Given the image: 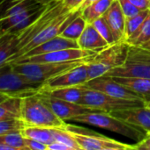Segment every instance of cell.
<instances>
[{
	"label": "cell",
	"mask_w": 150,
	"mask_h": 150,
	"mask_svg": "<svg viewBox=\"0 0 150 150\" xmlns=\"http://www.w3.org/2000/svg\"><path fill=\"white\" fill-rule=\"evenodd\" d=\"M87 88L82 85H78V86H70V87H60V88H56L52 90H40L42 91H44L50 96L68 101V102H72V103H80L85 91Z\"/></svg>",
	"instance_id": "cell-19"
},
{
	"label": "cell",
	"mask_w": 150,
	"mask_h": 150,
	"mask_svg": "<svg viewBox=\"0 0 150 150\" xmlns=\"http://www.w3.org/2000/svg\"><path fill=\"white\" fill-rule=\"evenodd\" d=\"M92 24L95 26V28L97 30V32L101 34V36L108 42L109 45H111V44L117 42L114 38L111 29L103 16L95 19V21H93Z\"/></svg>",
	"instance_id": "cell-30"
},
{
	"label": "cell",
	"mask_w": 150,
	"mask_h": 150,
	"mask_svg": "<svg viewBox=\"0 0 150 150\" xmlns=\"http://www.w3.org/2000/svg\"><path fill=\"white\" fill-rule=\"evenodd\" d=\"M143 105H144L146 108H148V109H149L150 110V98H148V99L144 100V104H143Z\"/></svg>",
	"instance_id": "cell-41"
},
{
	"label": "cell",
	"mask_w": 150,
	"mask_h": 150,
	"mask_svg": "<svg viewBox=\"0 0 150 150\" xmlns=\"http://www.w3.org/2000/svg\"><path fill=\"white\" fill-rule=\"evenodd\" d=\"M124 84L126 88L138 94L143 101L150 98V79L140 77H112Z\"/></svg>",
	"instance_id": "cell-20"
},
{
	"label": "cell",
	"mask_w": 150,
	"mask_h": 150,
	"mask_svg": "<svg viewBox=\"0 0 150 150\" xmlns=\"http://www.w3.org/2000/svg\"><path fill=\"white\" fill-rule=\"evenodd\" d=\"M39 92L42 95L43 100L50 105L55 114L64 121H71L73 118L77 116L92 112H98L97 110L82 105L79 103L68 102L54 98L42 91H40Z\"/></svg>",
	"instance_id": "cell-13"
},
{
	"label": "cell",
	"mask_w": 150,
	"mask_h": 150,
	"mask_svg": "<svg viewBox=\"0 0 150 150\" xmlns=\"http://www.w3.org/2000/svg\"><path fill=\"white\" fill-rule=\"evenodd\" d=\"M115 0H97L81 10V15L88 23L103 17Z\"/></svg>",
	"instance_id": "cell-23"
},
{
	"label": "cell",
	"mask_w": 150,
	"mask_h": 150,
	"mask_svg": "<svg viewBox=\"0 0 150 150\" xmlns=\"http://www.w3.org/2000/svg\"><path fill=\"white\" fill-rule=\"evenodd\" d=\"M84 86L88 89L102 91L112 97L143 101V98L141 97H140L138 94L132 91L124 84H122L118 80L112 77H108L104 76H99L95 79L88 81L86 83H84Z\"/></svg>",
	"instance_id": "cell-12"
},
{
	"label": "cell",
	"mask_w": 150,
	"mask_h": 150,
	"mask_svg": "<svg viewBox=\"0 0 150 150\" xmlns=\"http://www.w3.org/2000/svg\"><path fill=\"white\" fill-rule=\"evenodd\" d=\"M118 1L120 4L121 10L126 18L133 17L141 11V10L138 9L134 4H133L129 0H118Z\"/></svg>",
	"instance_id": "cell-32"
},
{
	"label": "cell",
	"mask_w": 150,
	"mask_h": 150,
	"mask_svg": "<svg viewBox=\"0 0 150 150\" xmlns=\"http://www.w3.org/2000/svg\"><path fill=\"white\" fill-rule=\"evenodd\" d=\"M52 131L54 134L55 141L67 145L72 150H81L80 146L78 145L76 140L72 135V134L66 129H65L63 127H52Z\"/></svg>",
	"instance_id": "cell-29"
},
{
	"label": "cell",
	"mask_w": 150,
	"mask_h": 150,
	"mask_svg": "<svg viewBox=\"0 0 150 150\" xmlns=\"http://www.w3.org/2000/svg\"><path fill=\"white\" fill-rule=\"evenodd\" d=\"M0 144L6 145L12 150H26L24 137L21 134V132L1 134Z\"/></svg>",
	"instance_id": "cell-28"
},
{
	"label": "cell",
	"mask_w": 150,
	"mask_h": 150,
	"mask_svg": "<svg viewBox=\"0 0 150 150\" xmlns=\"http://www.w3.org/2000/svg\"><path fill=\"white\" fill-rule=\"evenodd\" d=\"M141 11L150 10V0H129Z\"/></svg>",
	"instance_id": "cell-36"
},
{
	"label": "cell",
	"mask_w": 150,
	"mask_h": 150,
	"mask_svg": "<svg viewBox=\"0 0 150 150\" xmlns=\"http://www.w3.org/2000/svg\"><path fill=\"white\" fill-rule=\"evenodd\" d=\"M24 137V136H23ZM26 150H48V145L34 139L24 137Z\"/></svg>",
	"instance_id": "cell-33"
},
{
	"label": "cell",
	"mask_w": 150,
	"mask_h": 150,
	"mask_svg": "<svg viewBox=\"0 0 150 150\" xmlns=\"http://www.w3.org/2000/svg\"><path fill=\"white\" fill-rule=\"evenodd\" d=\"M87 24L88 22L83 18V16L81 15V11H80V13L65 27V29L61 32L59 35L77 41V40L80 38L82 32L84 31Z\"/></svg>",
	"instance_id": "cell-25"
},
{
	"label": "cell",
	"mask_w": 150,
	"mask_h": 150,
	"mask_svg": "<svg viewBox=\"0 0 150 150\" xmlns=\"http://www.w3.org/2000/svg\"><path fill=\"white\" fill-rule=\"evenodd\" d=\"M76 140L81 150H135V145L111 139L86 127L65 123L63 127Z\"/></svg>",
	"instance_id": "cell-6"
},
{
	"label": "cell",
	"mask_w": 150,
	"mask_h": 150,
	"mask_svg": "<svg viewBox=\"0 0 150 150\" xmlns=\"http://www.w3.org/2000/svg\"><path fill=\"white\" fill-rule=\"evenodd\" d=\"M3 1H4V0H0V4H1V3H2Z\"/></svg>",
	"instance_id": "cell-44"
},
{
	"label": "cell",
	"mask_w": 150,
	"mask_h": 150,
	"mask_svg": "<svg viewBox=\"0 0 150 150\" xmlns=\"http://www.w3.org/2000/svg\"><path fill=\"white\" fill-rule=\"evenodd\" d=\"M0 150H12L10 147L6 146V145H3V144H0Z\"/></svg>",
	"instance_id": "cell-42"
},
{
	"label": "cell",
	"mask_w": 150,
	"mask_h": 150,
	"mask_svg": "<svg viewBox=\"0 0 150 150\" xmlns=\"http://www.w3.org/2000/svg\"><path fill=\"white\" fill-rule=\"evenodd\" d=\"M79 104L97 111L113 112L117 111L142 106L144 101L119 98L110 96L102 91L87 88Z\"/></svg>",
	"instance_id": "cell-9"
},
{
	"label": "cell",
	"mask_w": 150,
	"mask_h": 150,
	"mask_svg": "<svg viewBox=\"0 0 150 150\" xmlns=\"http://www.w3.org/2000/svg\"><path fill=\"white\" fill-rule=\"evenodd\" d=\"M9 98H11V97L7 96V95H5V94L0 93V103H2V102L5 101V100H6V99H8Z\"/></svg>",
	"instance_id": "cell-39"
},
{
	"label": "cell",
	"mask_w": 150,
	"mask_h": 150,
	"mask_svg": "<svg viewBox=\"0 0 150 150\" xmlns=\"http://www.w3.org/2000/svg\"><path fill=\"white\" fill-rule=\"evenodd\" d=\"M134 145L136 150H150V134H147L141 141L136 142Z\"/></svg>",
	"instance_id": "cell-35"
},
{
	"label": "cell",
	"mask_w": 150,
	"mask_h": 150,
	"mask_svg": "<svg viewBox=\"0 0 150 150\" xmlns=\"http://www.w3.org/2000/svg\"><path fill=\"white\" fill-rule=\"evenodd\" d=\"M130 45L125 41H118L100 50L88 63V81L104 76L113 69L122 66L127 58Z\"/></svg>",
	"instance_id": "cell-4"
},
{
	"label": "cell",
	"mask_w": 150,
	"mask_h": 150,
	"mask_svg": "<svg viewBox=\"0 0 150 150\" xmlns=\"http://www.w3.org/2000/svg\"><path fill=\"white\" fill-rule=\"evenodd\" d=\"M99 51H92L82 49L80 47L65 48L54 52H50L42 54L29 56L20 59L13 63H27V62H63L78 59H84L95 55ZM11 63V64H13Z\"/></svg>",
	"instance_id": "cell-11"
},
{
	"label": "cell",
	"mask_w": 150,
	"mask_h": 150,
	"mask_svg": "<svg viewBox=\"0 0 150 150\" xmlns=\"http://www.w3.org/2000/svg\"><path fill=\"white\" fill-rule=\"evenodd\" d=\"M71 121L102 128L127 137L136 142H139L147 135L142 129L123 121L110 112L102 111L92 112L77 116Z\"/></svg>",
	"instance_id": "cell-2"
},
{
	"label": "cell",
	"mask_w": 150,
	"mask_h": 150,
	"mask_svg": "<svg viewBox=\"0 0 150 150\" xmlns=\"http://www.w3.org/2000/svg\"><path fill=\"white\" fill-rule=\"evenodd\" d=\"M149 10L141 11L138 14L130 17L126 18V25H125V40L129 38L131 35H133L141 26L144 19L146 18Z\"/></svg>",
	"instance_id": "cell-27"
},
{
	"label": "cell",
	"mask_w": 150,
	"mask_h": 150,
	"mask_svg": "<svg viewBox=\"0 0 150 150\" xmlns=\"http://www.w3.org/2000/svg\"><path fill=\"white\" fill-rule=\"evenodd\" d=\"M48 150H72L67 145L59 142H53L52 143L48 145Z\"/></svg>",
	"instance_id": "cell-37"
},
{
	"label": "cell",
	"mask_w": 150,
	"mask_h": 150,
	"mask_svg": "<svg viewBox=\"0 0 150 150\" xmlns=\"http://www.w3.org/2000/svg\"><path fill=\"white\" fill-rule=\"evenodd\" d=\"M150 40V10L139 29L125 41L132 46H142Z\"/></svg>",
	"instance_id": "cell-26"
},
{
	"label": "cell",
	"mask_w": 150,
	"mask_h": 150,
	"mask_svg": "<svg viewBox=\"0 0 150 150\" xmlns=\"http://www.w3.org/2000/svg\"><path fill=\"white\" fill-rule=\"evenodd\" d=\"M36 0H4L0 4V36L18 34L43 11Z\"/></svg>",
	"instance_id": "cell-1"
},
{
	"label": "cell",
	"mask_w": 150,
	"mask_h": 150,
	"mask_svg": "<svg viewBox=\"0 0 150 150\" xmlns=\"http://www.w3.org/2000/svg\"><path fill=\"white\" fill-rule=\"evenodd\" d=\"M36 1L39 2L40 4H43V5H46V4H50V2H52V1H54V0H36Z\"/></svg>",
	"instance_id": "cell-40"
},
{
	"label": "cell",
	"mask_w": 150,
	"mask_h": 150,
	"mask_svg": "<svg viewBox=\"0 0 150 150\" xmlns=\"http://www.w3.org/2000/svg\"><path fill=\"white\" fill-rule=\"evenodd\" d=\"M17 35L6 33L0 36V68L7 64L16 53Z\"/></svg>",
	"instance_id": "cell-22"
},
{
	"label": "cell",
	"mask_w": 150,
	"mask_h": 150,
	"mask_svg": "<svg viewBox=\"0 0 150 150\" xmlns=\"http://www.w3.org/2000/svg\"><path fill=\"white\" fill-rule=\"evenodd\" d=\"M141 47H145V48L150 49V40L148 41V42H146L144 45H142V46H141Z\"/></svg>",
	"instance_id": "cell-43"
},
{
	"label": "cell",
	"mask_w": 150,
	"mask_h": 150,
	"mask_svg": "<svg viewBox=\"0 0 150 150\" xmlns=\"http://www.w3.org/2000/svg\"><path fill=\"white\" fill-rule=\"evenodd\" d=\"M95 1H97V0H86V1L84 2V4H83V5H82L81 9H80V11H81L83 8H85L86 6L89 5L90 4H92V3H94V2H95Z\"/></svg>",
	"instance_id": "cell-38"
},
{
	"label": "cell",
	"mask_w": 150,
	"mask_h": 150,
	"mask_svg": "<svg viewBox=\"0 0 150 150\" xmlns=\"http://www.w3.org/2000/svg\"><path fill=\"white\" fill-rule=\"evenodd\" d=\"M86 0H63L65 6L70 11H80Z\"/></svg>",
	"instance_id": "cell-34"
},
{
	"label": "cell",
	"mask_w": 150,
	"mask_h": 150,
	"mask_svg": "<svg viewBox=\"0 0 150 150\" xmlns=\"http://www.w3.org/2000/svg\"><path fill=\"white\" fill-rule=\"evenodd\" d=\"M79 47L92 51H100L109 46L92 23H88L80 38L77 40Z\"/></svg>",
	"instance_id": "cell-18"
},
{
	"label": "cell",
	"mask_w": 150,
	"mask_h": 150,
	"mask_svg": "<svg viewBox=\"0 0 150 150\" xmlns=\"http://www.w3.org/2000/svg\"><path fill=\"white\" fill-rule=\"evenodd\" d=\"M43 84L29 81L16 72L11 64L0 68V93L11 98H24L40 91Z\"/></svg>",
	"instance_id": "cell-8"
},
{
	"label": "cell",
	"mask_w": 150,
	"mask_h": 150,
	"mask_svg": "<svg viewBox=\"0 0 150 150\" xmlns=\"http://www.w3.org/2000/svg\"><path fill=\"white\" fill-rule=\"evenodd\" d=\"M26 127L21 119H11L7 120H0V135L9 133L21 132Z\"/></svg>",
	"instance_id": "cell-31"
},
{
	"label": "cell",
	"mask_w": 150,
	"mask_h": 150,
	"mask_svg": "<svg viewBox=\"0 0 150 150\" xmlns=\"http://www.w3.org/2000/svg\"><path fill=\"white\" fill-rule=\"evenodd\" d=\"M81 11H66L65 12L59 15L44 30H42L40 33L34 36L31 40H29L22 48H20L9 61L8 63H13L19 58H21L25 54H27L31 49L35 47L41 45L42 43L59 35L61 32L65 29V27L74 18H76Z\"/></svg>",
	"instance_id": "cell-10"
},
{
	"label": "cell",
	"mask_w": 150,
	"mask_h": 150,
	"mask_svg": "<svg viewBox=\"0 0 150 150\" xmlns=\"http://www.w3.org/2000/svg\"><path fill=\"white\" fill-rule=\"evenodd\" d=\"M123 121L142 129L150 134V110L144 105L110 112Z\"/></svg>",
	"instance_id": "cell-15"
},
{
	"label": "cell",
	"mask_w": 150,
	"mask_h": 150,
	"mask_svg": "<svg viewBox=\"0 0 150 150\" xmlns=\"http://www.w3.org/2000/svg\"><path fill=\"white\" fill-rule=\"evenodd\" d=\"M107 20L116 41L125 40V25L126 17L121 10L120 4L118 0H115L108 11L103 15Z\"/></svg>",
	"instance_id": "cell-16"
},
{
	"label": "cell",
	"mask_w": 150,
	"mask_h": 150,
	"mask_svg": "<svg viewBox=\"0 0 150 150\" xmlns=\"http://www.w3.org/2000/svg\"><path fill=\"white\" fill-rule=\"evenodd\" d=\"M94 56L63 62H27L13 63L11 65L16 72L22 75L29 81L43 84L48 80L89 62Z\"/></svg>",
	"instance_id": "cell-5"
},
{
	"label": "cell",
	"mask_w": 150,
	"mask_h": 150,
	"mask_svg": "<svg viewBox=\"0 0 150 150\" xmlns=\"http://www.w3.org/2000/svg\"><path fill=\"white\" fill-rule=\"evenodd\" d=\"M74 47H79L78 42L76 40H72L65 38V37H63L61 35H57V36H56V37H54V38L42 43L41 45L35 47L34 48L31 49L30 51H28L27 54H25L19 60L24 59V58H27V57H29V56L42 54L54 52V51L65 49V48H74ZM19 60H17V61H19Z\"/></svg>",
	"instance_id": "cell-17"
},
{
	"label": "cell",
	"mask_w": 150,
	"mask_h": 150,
	"mask_svg": "<svg viewBox=\"0 0 150 150\" xmlns=\"http://www.w3.org/2000/svg\"><path fill=\"white\" fill-rule=\"evenodd\" d=\"M88 62L79 65L48 80L43 83L41 90H52L60 87L78 86L86 83L88 81Z\"/></svg>",
	"instance_id": "cell-14"
},
{
	"label": "cell",
	"mask_w": 150,
	"mask_h": 150,
	"mask_svg": "<svg viewBox=\"0 0 150 150\" xmlns=\"http://www.w3.org/2000/svg\"><path fill=\"white\" fill-rule=\"evenodd\" d=\"M21 98H9L0 103V120L20 119Z\"/></svg>",
	"instance_id": "cell-24"
},
{
	"label": "cell",
	"mask_w": 150,
	"mask_h": 150,
	"mask_svg": "<svg viewBox=\"0 0 150 150\" xmlns=\"http://www.w3.org/2000/svg\"><path fill=\"white\" fill-rule=\"evenodd\" d=\"M20 119L26 126L61 127L66 123L55 114L39 91L21 98Z\"/></svg>",
	"instance_id": "cell-3"
},
{
	"label": "cell",
	"mask_w": 150,
	"mask_h": 150,
	"mask_svg": "<svg viewBox=\"0 0 150 150\" xmlns=\"http://www.w3.org/2000/svg\"><path fill=\"white\" fill-rule=\"evenodd\" d=\"M104 76L150 79V49L130 45L126 62L122 66L111 69Z\"/></svg>",
	"instance_id": "cell-7"
},
{
	"label": "cell",
	"mask_w": 150,
	"mask_h": 150,
	"mask_svg": "<svg viewBox=\"0 0 150 150\" xmlns=\"http://www.w3.org/2000/svg\"><path fill=\"white\" fill-rule=\"evenodd\" d=\"M21 134L24 137L36 140L47 145L55 142V137H54V134L52 131V127H38V126H26L22 129Z\"/></svg>",
	"instance_id": "cell-21"
}]
</instances>
